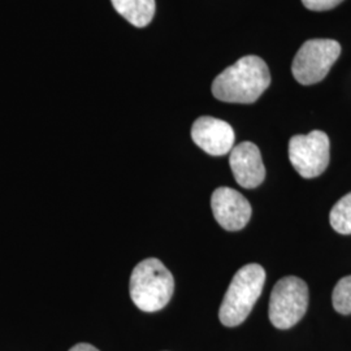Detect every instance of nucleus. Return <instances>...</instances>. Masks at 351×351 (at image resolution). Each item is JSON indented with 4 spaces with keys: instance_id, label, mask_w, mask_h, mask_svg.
Wrapping results in <instances>:
<instances>
[{
    "instance_id": "11",
    "label": "nucleus",
    "mask_w": 351,
    "mask_h": 351,
    "mask_svg": "<svg viewBox=\"0 0 351 351\" xmlns=\"http://www.w3.org/2000/svg\"><path fill=\"white\" fill-rule=\"evenodd\" d=\"M332 228L341 234H351V193L342 197L329 215Z\"/></svg>"
},
{
    "instance_id": "13",
    "label": "nucleus",
    "mask_w": 351,
    "mask_h": 351,
    "mask_svg": "<svg viewBox=\"0 0 351 351\" xmlns=\"http://www.w3.org/2000/svg\"><path fill=\"white\" fill-rule=\"evenodd\" d=\"M343 0H302L303 5L310 11H329L336 8Z\"/></svg>"
},
{
    "instance_id": "12",
    "label": "nucleus",
    "mask_w": 351,
    "mask_h": 351,
    "mask_svg": "<svg viewBox=\"0 0 351 351\" xmlns=\"http://www.w3.org/2000/svg\"><path fill=\"white\" fill-rule=\"evenodd\" d=\"M335 310L342 315L351 314V276L341 278L332 295Z\"/></svg>"
},
{
    "instance_id": "7",
    "label": "nucleus",
    "mask_w": 351,
    "mask_h": 351,
    "mask_svg": "<svg viewBox=\"0 0 351 351\" xmlns=\"http://www.w3.org/2000/svg\"><path fill=\"white\" fill-rule=\"evenodd\" d=\"M211 207L216 221L226 230H241L250 220V203L234 189H216L211 197Z\"/></svg>"
},
{
    "instance_id": "6",
    "label": "nucleus",
    "mask_w": 351,
    "mask_h": 351,
    "mask_svg": "<svg viewBox=\"0 0 351 351\" xmlns=\"http://www.w3.org/2000/svg\"><path fill=\"white\" fill-rule=\"evenodd\" d=\"M329 138L324 132L314 130L307 136H294L289 142V159L303 178L322 175L329 164Z\"/></svg>"
},
{
    "instance_id": "4",
    "label": "nucleus",
    "mask_w": 351,
    "mask_h": 351,
    "mask_svg": "<svg viewBox=\"0 0 351 351\" xmlns=\"http://www.w3.org/2000/svg\"><path fill=\"white\" fill-rule=\"evenodd\" d=\"M341 55V45L333 39H310L297 52L291 72L301 85H314L326 78Z\"/></svg>"
},
{
    "instance_id": "2",
    "label": "nucleus",
    "mask_w": 351,
    "mask_h": 351,
    "mask_svg": "<svg viewBox=\"0 0 351 351\" xmlns=\"http://www.w3.org/2000/svg\"><path fill=\"white\" fill-rule=\"evenodd\" d=\"M130 298L141 311L156 313L164 308L173 295L175 280L159 259L139 262L130 276Z\"/></svg>"
},
{
    "instance_id": "9",
    "label": "nucleus",
    "mask_w": 351,
    "mask_h": 351,
    "mask_svg": "<svg viewBox=\"0 0 351 351\" xmlns=\"http://www.w3.org/2000/svg\"><path fill=\"white\" fill-rule=\"evenodd\" d=\"M229 164L239 186L258 188L265 178L261 150L251 142H242L230 151Z\"/></svg>"
},
{
    "instance_id": "10",
    "label": "nucleus",
    "mask_w": 351,
    "mask_h": 351,
    "mask_svg": "<svg viewBox=\"0 0 351 351\" xmlns=\"http://www.w3.org/2000/svg\"><path fill=\"white\" fill-rule=\"evenodd\" d=\"M116 12L136 27L149 25L155 14V0H111Z\"/></svg>"
},
{
    "instance_id": "3",
    "label": "nucleus",
    "mask_w": 351,
    "mask_h": 351,
    "mask_svg": "<svg viewBox=\"0 0 351 351\" xmlns=\"http://www.w3.org/2000/svg\"><path fill=\"white\" fill-rule=\"evenodd\" d=\"M265 271L259 264H247L234 275L220 306L219 317L226 326L242 324L263 291Z\"/></svg>"
},
{
    "instance_id": "14",
    "label": "nucleus",
    "mask_w": 351,
    "mask_h": 351,
    "mask_svg": "<svg viewBox=\"0 0 351 351\" xmlns=\"http://www.w3.org/2000/svg\"><path fill=\"white\" fill-rule=\"evenodd\" d=\"M69 351H99L90 343H77Z\"/></svg>"
},
{
    "instance_id": "5",
    "label": "nucleus",
    "mask_w": 351,
    "mask_h": 351,
    "mask_svg": "<svg viewBox=\"0 0 351 351\" xmlns=\"http://www.w3.org/2000/svg\"><path fill=\"white\" fill-rule=\"evenodd\" d=\"M308 307V288L295 276L281 278L272 290L269 300V320L278 329L295 326Z\"/></svg>"
},
{
    "instance_id": "8",
    "label": "nucleus",
    "mask_w": 351,
    "mask_h": 351,
    "mask_svg": "<svg viewBox=\"0 0 351 351\" xmlns=\"http://www.w3.org/2000/svg\"><path fill=\"white\" fill-rule=\"evenodd\" d=\"M191 138L198 147L213 156H223L234 147V130L226 121L202 116L191 128Z\"/></svg>"
},
{
    "instance_id": "1",
    "label": "nucleus",
    "mask_w": 351,
    "mask_h": 351,
    "mask_svg": "<svg viewBox=\"0 0 351 351\" xmlns=\"http://www.w3.org/2000/svg\"><path fill=\"white\" fill-rule=\"evenodd\" d=\"M271 85V73L262 58L249 55L228 66L213 82V97L226 103L250 104Z\"/></svg>"
}]
</instances>
